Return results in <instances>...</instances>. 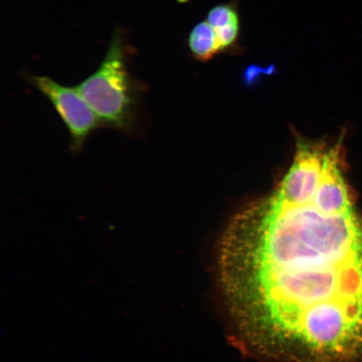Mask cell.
<instances>
[{
	"label": "cell",
	"instance_id": "cell-5",
	"mask_svg": "<svg viewBox=\"0 0 362 362\" xmlns=\"http://www.w3.org/2000/svg\"><path fill=\"white\" fill-rule=\"evenodd\" d=\"M206 21L214 29L240 21L237 4L235 2L221 4L211 8Z\"/></svg>",
	"mask_w": 362,
	"mask_h": 362
},
{
	"label": "cell",
	"instance_id": "cell-1",
	"mask_svg": "<svg viewBox=\"0 0 362 362\" xmlns=\"http://www.w3.org/2000/svg\"><path fill=\"white\" fill-rule=\"evenodd\" d=\"M327 151L298 142L278 187L235 216L220 243L229 318L277 362H362V223Z\"/></svg>",
	"mask_w": 362,
	"mask_h": 362
},
{
	"label": "cell",
	"instance_id": "cell-4",
	"mask_svg": "<svg viewBox=\"0 0 362 362\" xmlns=\"http://www.w3.org/2000/svg\"><path fill=\"white\" fill-rule=\"evenodd\" d=\"M188 47L194 60L201 62H209L221 52L215 30L206 20L193 27L188 37Z\"/></svg>",
	"mask_w": 362,
	"mask_h": 362
},
{
	"label": "cell",
	"instance_id": "cell-7",
	"mask_svg": "<svg viewBox=\"0 0 362 362\" xmlns=\"http://www.w3.org/2000/svg\"><path fill=\"white\" fill-rule=\"evenodd\" d=\"M176 1L180 3V4H185L189 1V0H176Z\"/></svg>",
	"mask_w": 362,
	"mask_h": 362
},
{
	"label": "cell",
	"instance_id": "cell-2",
	"mask_svg": "<svg viewBox=\"0 0 362 362\" xmlns=\"http://www.w3.org/2000/svg\"><path fill=\"white\" fill-rule=\"evenodd\" d=\"M126 54L123 37L115 33L100 66L76 88L103 128L135 135L141 129L140 90L127 66Z\"/></svg>",
	"mask_w": 362,
	"mask_h": 362
},
{
	"label": "cell",
	"instance_id": "cell-3",
	"mask_svg": "<svg viewBox=\"0 0 362 362\" xmlns=\"http://www.w3.org/2000/svg\"><path fill=\"white\" fill-rule=\"evenodd\" d=\"M30 81L52 103L65 124L72 153H80L90 136L103 128L96 113L76 87H67L47 76H33Z\"/></svg>",
	"mask_w": 362,
	"mask_h": 362
},
{
	"label": "cell",
	"instance_id": "cell-6",
	"mask_svg": "<svg viewBox=\"0 0 362 362\" xmlns=\"http://www.w3.org/2000/svg\"><path fill=\"white\" fill-rule=\"evenodd\" d=\"M275 72V66L274 65L262 67L257 65H251L247 67L244 71L243 80L247 86L255 85L257 81L262 78V76L272 75Z\"/></svg>",
	"mask_w": 362,
	"mask_h": 362
}]
</instances>
